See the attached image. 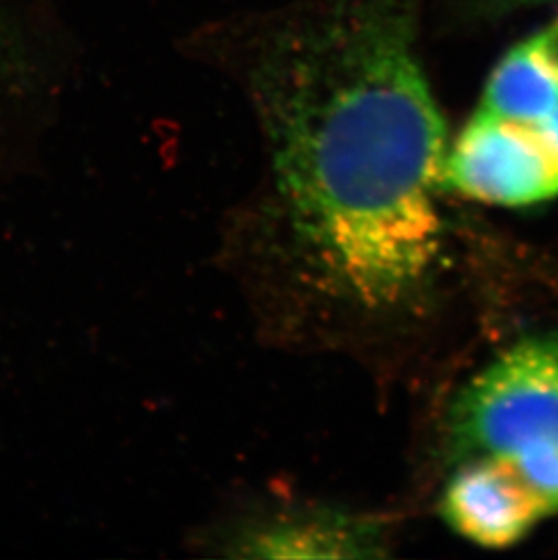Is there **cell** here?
<instances>
[{
    "label": "cell",
    "instance_id": "1",
    "mask_svg": "<svg viewBox=\"0 0 558 560\" xmlns=\"http://www.w3.org/2000/svg\"><path fill=\"white\" fill-rule=\"evenodd\" d=\"M256 101L301 254L325 291L395 311L441 247L446 129L406 0H330L265 49Z\"/></svg>",
    "mask_w": 558,
    "mask_h": 560
},
{
    "label": "cell",
    "instance_id": "2",
    "mask_svg": "<svg viewBox=\"0 0 558 560\" xmlns=\"http://www.w3.org/2000/svg\"><path fill=\"white\" fill-rule=\"evenodd\" d=\"M458 459H527L558 454V336L516 345L453 405Z\"/></svg>",
    "mask_w": 558,
    "mask_h": 560
},
{
    "label": "cell",
    "instance_id": "3",
    "mask_svg": "<svg viewBox=\"0 0 558 560\" xmlns=\"http://www.w3.org/2000/svg\"><path fill=\"white\" fill-rule=\"evenodd\" d=\"M441 184L474 200L527 206L558 195V156L535 127L480 109L446 154Z\"/></svg>",
    "mask_w": 558,
    "mask_h": 560
},
{
    "label": "cell",
    "instance_id": "4",
    "mask_svg": "<svg viewBox=\"0 0 558 560\" xmlns=\"http://www.w3.org/2000/svg\"><path fill=\"white\" fill-rule=\"evenodd\" d=\"M441 513L453 532L486 548L513 545L546 517L521 477L499 459L464 460L444 490Z\"/></svg>",
    "mask_w": 558,
    "mask_h": 560
},
{
    "label": "cell",
    "instance_id": "5",
    "mask_svg": "<svg viewBox=\"0 0 558 560\" xmlns=\"http://www.w3.org/2000/svg\"><path fill=\"white\" fill-rule=\"evenodd\" d=\"M253 559H370L383 556L380 524L341 513H306L278 518L243 540Z\"/></svg>",
    "mask_w": 558,
    "mask_h": 560
},
{
    "label": "cell",
    "instance_id": "6",
    "mask_svg": "<svg viewBox=\"0 0 558 560\" xmlns=\"http://www.w3.org/2000/svg\"><path fill=\"white\" fill-rule=\"evenodd\" d=\"M558 107V55L548 32L519 44L488 80L483 112L537 126Z\"/></svg>",
    "mask_w": 558,
    "mask_h": 560
},
{
    "label": "cell",
    "instance_id": "7",
    "mask_svg": "<svg viewBox=\"0 0 558 560\" xmlns=\"http://www.w3.org/2000/svg\"><path fill=\"white\" fill-rule=\"evenodd\" d=\"M533 127L537 129L544 142L548 143L549 149L558 156V107L548 118H544L543 122Z\"/></svg>",
    "mask_w": 558,
    "mask_h": 560
},
{
    "label": "cell",
    "instance_id": "8",
    "mask_svg": "<svg viewBox=\"0 0 558 560\" xmlns=\"http://www.w3.org/2000/svg\"><path fill=\"white\" fill-rule=\"evenodd\" d=\"M548 33L549 37H551V43H554L555 51H557L558 55V22L557 26L549 27Z\"/></svg>",
    "mask_w": 558,
    "mask_h": 560
},
{
    "label": "cell",
    "instance_id": "9",
    "mask_svg": "<svg viewBox=\"0 0 558 560\" xmlns=\"http://www.w3.org/2000/svg\"><path fill=\"white\" fill-rule=\"evenodd\" d=\"M511 4H532V2H558V0H508Z\"/></svg>",
    "mask_w": 558,
    "mask_h": 560
}]
</instances>
